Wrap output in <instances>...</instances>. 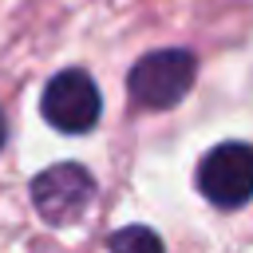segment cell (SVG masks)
<instances>
[{
	"instance_id": "obj_1",
	"label": "cell",
	"mask_w": 253,
	"mask_h": 253,
	"mask_svg": "<svg viewBox=\"0 0 253 253\" xmlns=\"http://www.w3.org/2000/svg\"><path fill=\"white\" fill-rule=\"evenodd\" d=\"M194 75H198L194 51H186V47H162V51L142 55V59L130 67L126 87H130L134 103L162 111V107H174V103L190 91Z\"/></svg>"
},
{
	"instance_id": "obj_2",
	"label": "cell",
	"mask_w": 253,
	"mask_h": 253,
	"mask_svg": "<svg viewBox=\"0 0 253 253\" xmlns=\"http://www.w3.org/2000/svg\"><path fill=\"white\" fill-rule=\"evenodd\" d=\"M40 115L63 134H87L103 115L95 79L83 67H67L59 75H51L43 87V99H40Z\"/></svg>"
},
{
	"instance_id": "obj_3",
	"label": "cell",
	"mask_w": 253,
	"mask_h": 253,
	"mask_svg": "<svg viewBox=\"0 0 253 253\" xmlns=\"http://www.w3.org/2000/svg\"><path fill=\"white\" fill-rule=\"evenodd\" d=\"M32 202L47 225H75L95 202V178L79 162L47 166L32 178Z\"/></svg>"
},
{
	"instance_id": "obj_4",
	"label": "cell",
	"mask_w": 253,
	"mask_h": 253,
	"mask_svg": "<svg viewBox=\"0 0 253 253\" xmlns=\"http://www.w3.org/2000/svg\"><path fill=\"white\" fill-rule=\"evenodd\" d=\"M198 190L221 210L245 206L253 198V146L249 142L213 146L198 166Z\"/></svg>"
},
{
	"instance_id": "obj_5",
	"label": "cell",
	"mask_w": 253,
	"mask_h": 253,
	"mask_svg": "<svg viewBox=\"0 0 253 253\" xmlns=\"http://www.w3.org/2000/svg\"><path fill=\"white\" fill-rule=\"evenodd\" d=\"M126 245H146V249H158L162 241L150 233V229H123L111 237V249H126Z\"/></svg>"
},
{
	"instance_id": "obj_6",
	"label": "cell",
	"mask_w": 253,
	"mask_h": 253,
	"mask_svg": "<svg viewBox=\"0 0 253 253\" xmlns=\"http://www.w3.org/2000/svg\"><path fill=\"white\" fill-rule=\"evenodd\" d=\"M4 138H8V126H4V115H0V146H4Z\"/></svg>"
}]
</instances>
